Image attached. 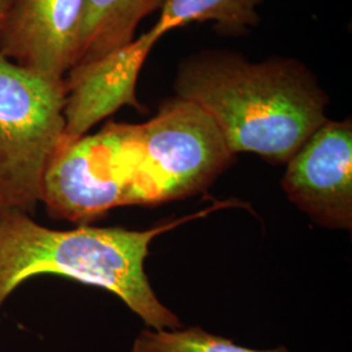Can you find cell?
I'll return each mask as SVG.
<instances>
[{
	"mask_svg": "<svg viewBox=\"0 0 352 352\" xmlns=\"http://www.w3.org/2000/svg\"><path fill=\"white\" fill-rule=\"evenodd\" d=\"M174 90L213 119L234 155L273 164H287L327 120V91L295 58L252 62L234 51H197L177 65Z\"/></svg>",
	"mask_w": 352,
	"mask_h": 352,
	"instance_id": "6da1fadb",
	"label": "cell"
},
{
	"mask_svg": "<svg viewBox=\"0 0 352 352\" xmlns=\"http://www.w3.org/2000/svg\"><path fill=\"white\" fill-rule=\"evenodd\" d=\"M282 186L317 225L351 230V119L318 126L287 161Z\"/></svg>",
	"mask_w": 352,
	"mask_h": 352,
	"instance_id": "8992f818",
	"label": "cell"
},
{
	"mask_svg": "<svg viewBox=\"0 0 352 352\" xmlns=\"http://www.w3.org/2000/svg\"><path fill=\"white\" fill-rule=\"evenodd\" d=\"M131 352H289L285 346L270 350H253L234 340L212 334L201 327L176 330L144 329L133 342Z\"/></svg>",
	"mask_w": 352,
	"mask_h": 352,
	"instance_id": "8fae6325",
	"label": "cell"
},
{
	"mask_svg": "<svg viewBox=\"0 0 352 352\" xmlns=\"http://www.w3.org/2000/svg\"><path fill=\"white\" fill-rule=\"evenodd\" d=\"M265 0H164L155 26L166 34L190 23H214L223 34L239 36L260 24Z\"/></svg>",
	"mask_w": 352,
	"mask_h": 352,
	"instance_id": "30bf717a",
	"label": "cell"
},
{
	"mask_svg": "<svg viewBox=\"0 0 352 352\" xmlns=\"http://www.w3.org/2000/svg\"><path fill=\"white\" fill-rule=\"evenodd\" d=\"M162 37L164 33L154 25L126 46L67 72L62 142L81 139L123 106L144 110L136 94L140 72L153 46Z\"/></svg>",
	"mask_w": 352,
	"mask_h": 352,
	"instance_id": "52a82bcc",
	"label": "cell"
},
{
	"mask_svg": "<svg viewBox=\"0 0 352 352\" xmlns=\"http://www.w3.org/2000/svg\"><path fill=\"white\" fill-rule=\"evenodd\" d=\"M41 202L58 219L84 225L122 205L139 204L126 124L63 142L46 171Z\"/></svg>",
	"mask_w": 352,
	"mask_h": 352,
	"instance_id": "5b68a950",
	"label": "cell"
},
{
	"mask_svg": "<svg viewBox=\"0 0 352 352\" xmlns=\"http://www.w3.org/2000/svg\"><path fill=\"white\" fill-rule=\"evenodd\" d=\"M164 0H87L72 67L93 62L135 39L140 23Z\"/></svg>",
	"mask_w": 352,
	"mask_h": 352,
	"instance_id": "9c48e42d",
	"label": "cell"
},
{
	"mask_svg": "<svg viewBox=\"0 0 352 352\" xmlns=\"http://www.w3.org/2000/svg\"><path fill=\"white\" fill-rule=\"evenodd\" d=\"M64 77L0 54V209L34 213L46 171L64 138Z\"/></svg>",
	"mask_w": 352,
	"mask_h": 352,
	"instance_id": "3957f363",
	"label": "cell"
},
{
	"mask_svg": "<svg viewBox=\"0 0 352 352\" xmlns=\"http://www.w3.org/2000/svg\"><path fill=\"white\" fill-rule=\"evenodd\" d=\"M140 204L184 199L206 189L234 162L213 119L192 102L164 101L149 122L131 126Z\"/></svg>",
	"mask_w": 352,
	"mask_h": 352,
	"instance_id": "277c9868",
	"label": "cell"
},
{
	"mask_svg": "<svg viewBox=\"0 0 352 352\" xmlns=\"http://www.w3.org/2000/svg\"><path fill=\"white\" fill-rule=\"evenodd\" d=\"M87 0H14L0 54L43 75L71 69Z\"/></svg>",
	"mask_w": 352,
	"mask_h": 352,
	"instance_id": "ba28073f",
	"label": "cell"
},
{
	"mask_svg": "<svg viewBox=\"0 0 352 352\" xmlns=\"http://www.w3.org/2000/svg\"><path fill=\"white\" fill-rule=\"evenodd\" d=\"M217 209L221 202L144 231L88 225L54 230L32 214L0 209V308L29 278L51 274L110 291L151 329H180L182 321L160 302L146 277L149 245L158 235Z\"/></svg>",
	"mask_w": 352,
	"mask_h": 352,
	"instance_id": "7a4b0ae2",
	"label": "cell"
}]
</instances>
